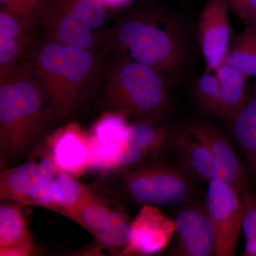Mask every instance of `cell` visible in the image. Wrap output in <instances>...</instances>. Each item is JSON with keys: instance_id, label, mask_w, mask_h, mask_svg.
<instances>
[{"instance_id": "f546056e", "label": "cell", "mask_w": 256, "mask_h": 256, "mask_svg": "<svg viewBox=\"0 0 256 256\" xmlns=\"http://www.w3.org/2000/svg\"><path fill=\"white\" fill-rule=\"evenodd\" d=\"M37 254L38 250L34 242L0 248L1 256H33Z\"/></svg>"}, {"instance_id": "4316f807", "label": "cell", "mask_w": 256, "mask_h": 256, "mask_svg": "<svg viewBox=\"0 0 256 256\" xmlns=\"http://www.w3.org/2000/svg\"><path fill=\"white\" fill-rule=\"evenodd\" d=\"M52 180L37 186L28 195L25 206L41 207L58 213V206L52 191Z\"/></svg>"}, {"instance_id": "d4e9b609", "label": "cell", "mask_w": 256, "mask_h": 256, "mask_svg": "<svg viewBox=\"0 0 256 256\" xmlns=\"http://www.w3.org/2000/svg\"><path fill=\"white\" fill-rule=\"evenodd\" d=\"M52 0H14L4 8L23 22L32 32L41 24L42 18Z\"/></svg>"}, {"instance_id": "52a82bcc", "label": "cell", "mask_w": 256, "mask_h": 256, "mask_svg": "<svg viewBox=\"0 0 256 256\" xmlns=\"http://www.w3.org/2000/svg\"><path fill=\"white\" fill-rule=\"evenodd\" d=\"M208 184L205 204L214 229L215 256H234L242 227L240 194L230 184L224 182Z\"/></svg>"}, {"instance_id": "83f0119b", "label": "cell", "mask_w": 256, "mask_h": 256, "mask_svg": "<svg viewBox=\"0 0 256 256\" xmlns=\"http://www.w3.org/2000/svg\"><path fill=\"white\" fill-rule=\"evenodd\" d=\"M242 215V230L246 239L256 234V196L252 192L240 195Z\"/></svg>"}, {"instance_id": "7402d4cb", "label": "cell", "mask_w": 256, "mask_h": 256, "mask_svg": "<svg viewBox=\"0 0 256 256\" xmlns=\"http://www.w3.org/2000/svg\"><path fill=\"white\" fill-rule=\"evenodd\" d=\"M34 242L20 204L0 206V248Z\"/></svg>"}, {"instance_id": "4fadbf2b", "label": "cell", "mask_w": 256, "mask_h": 256, "mask_svg": "<svg viewBox=\"0 0 256 256\" xmlns=\"http://www.w3.org/2000/svg\"><path fill=\"white\" fill-rule=\"evenodd\" d=\"M170 146L174 151L180 170L192 180L208 183L224 182L236 188L233 178L220 166L206 146L194 138L186 132L178 133L171 136Z\"/></svg>"}, {"instance_id": "44dd1931", "label": "cell", "mask_w": 256, "mask_h": 256, "mask_svg": "<svg viewBox=\"0 0 256 256\" xmlns=\"http://www.w3.org/2000/svg\"><path fill=\"white\" fill-rule=\"evenodd\" d=\"M224 64L256 78V23L246 25L234 37Z\"/></svg>"}, {"instance_id": "d6986e66", "label": "cell", "mask_w": 256, "mask_h": 256, "mask_svg": "<svg viewBox=\"0 0 256 256\" xmlns=\"http://www.w3.org/2000/svg\"><path fill=\"white\" fill-rule=\"evenodd\" d=\"M76 178L60 170L52 180V191L58 206V214L69 220L94 194L88 186Z\"/></svg>"}, {"instance_id": "2e32d148", "label": "cell", "mask_w": 256, "mask_h": 256, "mask_svg": "<svg viewBox=\"0 0 256 256\" xmlns=\"http://www.w3.org/2000/svg\"><path fill=\"white\" fill-rule=\"evenodd\" d=\"M248 89L244 105L228 122L234 144L256 185V78Z\"/></svg>"}, {"instance_id": "30bf717a", "label": "cell", "mask_w": 256, "mask_h": 256, "mask_svg": "<svg viewBox=\"0 0 256 256\" xmlns=\"http://www.w3.org/2000/svg\"><path fill=\"white\" fill-rule=\"evenodd\" d=\"M176 226L173 218L159 207L142 205L131 224L130 236L122 256H148L160 254L169 245Z\"/></svg>"}, {"instance_id": "5bb4252c", "label": "cell", "mask_w": 256, "mask_h": 256, "mask_svg": "<svg viewBox=\"0 0 256 256\" xmlns=\"http://www.w3.org/2000/svg\"><path fill=\"white\" fill-rule=\"evenodd\" d=\"M47 146L58 169L78 178L90 168L92 136L78 124L57 130L48 138Z\"/></svg>"}, {"instance_id": "3957f363", "label": "cell", "mask_w": 256, "mask_h": 256, "mask_svg": "<svg viewBox=\"0 0 256 256\" xmlns=\"http://www.w3.org/2000/svg\"><path fill=\"white\" fill-rule=\"evenodd\" d=\"M96 53L50 40L34 50V74L48 98L52 120L68 118L92 88L100 70Z\"/></svg>"}, {"instance_id": "ac0fdd59", "label": "cell", "mask_w": 256, "mask_h": 256, "mask_svg": "<svg viewBox=\"0 0 256 256\" xmlns=\"http://www.w3.org/2000/svg\"><path fill=\"white\" fill-rule=\"evenodd\" d=\"M214 73L220 88L218 118L228 124L246 99L248 78L242 72L225 64L220 65Z\"/></svg>"}, {"instance_id": "ba28073f", "label": "cell", "mask_w": 256, "mask_h": 256, "mask_svg": "<svg viewBox=\"0 0 256 256\" xmlns=\"http://www.w3.org/2000/svg\"><path fill=\"white\" fill-rule=\"evenodd\" d=\"M228 6L224 0H206L196 28L198 44L205 60V72H214L224 63L230 42Z\"/></svg>"}, {"instance_id": "9c48e42d", "label": "cell", "mask_w": 256, "mask_h": 256, "mask_svg": "<svg viewBox=\"0 0 256 256\" xmlns=\"http://www.w3.org/2000/svg\"><path fill=\"white\" fill-rule=\"evenodd\" d=\"M173 220L178 236L175 255L215 256L214 229L206 204L190 200L178 206Z\"/></svg>"}, {"instance_id": "ffe728a7", "label": "cell", "mask_w": 256, "mask_h": 256, "mask_svg": "<svg viewBox=\"0 0 256 256\" xmlns=\"http://www.w3.org/2000/svg\"><path fill=\"white\" fill-rule=\"evenodd\" d=\"M70 220L78 224L94 236L112 226L130 220L124 212L112 210L94 194Z\"/></svg>"}, {"instance_id": "8fae6325", "label": "cell", "mask_w": 256, "mask_h": 256, "mask_svg": "<svg viewBox=\"0 0 256 256\" xmlns=\"http://www.w3.org/2000/svg\"><path fill=\"white\" fill-rule=\"evenodd\" d=\"M58 170L47 148L38 161L30 160L1 172L0 198L25 206L30 193L41 184L53 180Z\"/></svg>"}, {"instance_id": "f1b7e54d", "label": "cell", "mask_w": 256, "mask_h": 256, "mask_svg": "<svg viewBox=\"0 0 256 256\" xmlns=\"http://www.w3.org/2000/svg\"><path fill=\"white\" fill-rule=\"evenodd\" d=\"M245 26L256 23V0H224Z\"/></svg>"}, {"instance_id": "603a6c76", "label": "cell", "mask_w": 256, "mask_h": 256, "mask_svg": "<svg viewBox=\"0 0 256 256\" xmlns=\"http://www.w3.org/2000/svg\"><path fill=\"white\" fill-rule=\"evenodd\" d=\"M127 116L109 110L96 121L90 136L96 146L124 143L129 134L130 124H128Z\"/></svg>"}, {"instance_id": "cb8c5ba5", "label": "cell", "mask_w": 256, "mask_h": 256, "mask_svg": "<svg viewBox=\"0 0 256 256\" xmlns=\"http://www.w3.org/2000/svg\"><path fill=\"white\" fill-rule=\"evenodd\" d=\"M213 72H204L194 80L193 94L198 107L205 114L218 118L220 88Z\"/></svg>"}, {"instance_id": "8992f818", "label": "cell", "mask_w": 256, "mask_h": 256, "mask_svg": "<svg viewBox=\"0 0 256 256\" xmlns=\"http://www.w3.org/2000/svg\"><path fill=\"white\" fill-rule=\"evenodd\" d=\"M121 180L128 196L141 205L178 207L194 192L192 178L181 170L156 163L126 168Z\"/></svg>"}, {"instance_id": "7c38bea8", "label": "cell", "mask_w": 256, "mask_h": 256, "mask_svg": "<svg viewBox=\"0 0 256 256\" xmlns=\"http://www.w3.org/2000/svg\"><path fill=\"white\" fill-rule=\"evenodd\" d=\"M185 132L206 146L224 170L233 178L240 195L252 192L250 180L244 161L223 132L213 124L203 121L190 122Z\"/></svg>"}, {"instance_id": "484cf974", "label": "cell", "mask_w": 256, "mask_h": 256, "mask_svg": "<svg viewBox=\"0 0 256 256\" xmlns=\"http://www.w3.org/2000/svg\"><path fill=\"white\" fill-rule=\"evenodd\" d=\"M132 220H128L122 223L116 224L102 230L94 236L96 242L100 246L107 249H116L127 245L131 232Z\"/></svg>"}, {"instance_id": "6da1fadb", "label": "cell", "mask_w": 256, "mask_h": 256, "mask_svg": "<svg viewBox=\"0 0 256 256\" xmlns=\"http://www.w3.org/2000/svg\"><path fill=\"white\" fill-rule=\"evenodd\" d=\"M193 36L186 20L176 12L140 5L117 20L104 45L116 56L154 68L172 86L182 82L193 64Z\"/></svg>"}, {"instance_id": "e0dca14e", "label": "cell", "mask_w": 256, "mask_h": 256, "mask_svg": "<svg viewBox=\"0 0 256 256\" xmlns=\"http://www.w3.org/2000/svg\"><path fill=\"white\" fill-rule=\"evenodd\" d=\"M33 32L8 10H0V77L22 62Z\"/></svg>"}, {"instance_id": "7a4b0ae2", "label": "cell", "mask_w": 256, "mask_h": 256, "mask_svg": "<svg viewBox=\"0 0 256 256\" xmlns=\"http://www.w3.org/2000/svg\"><path fill=\"white\" fill-rule=\"evenodd\" d=\"M48 119V98L34 74L32 58L0 77L1 162L31 150Z\"/></svg>"}, {"instance_id": "4dcf8cb0", "label": "cell", "mask_w": 256, "mask_h": 256, "mask_svg": "<svg viewBox=\"0 0 256 256\" xmlns=\"http://www.w3.org/2000/svg\"><path fill=\"white\" fill-rule=\"evenodd\" d=\"M244 256H256V234L250 238L246 239L244 246Z\"/></svg>"}, {"instance_id": "9a60e30c", "label": "cell", "mask_w": 256, "mask_h": 256, "mask_svg": "<svg viewBox=\"0 0 256 256\" xmlns=\"http://www.w3.org/2000/svg\"><path fill=\"white\" fill-rule=\"evenodd\" d=\"M158 121L159 119H141L130 124L118 169L139 164L170 144L171 136L164 124Z\"/></svg>"}, {"instance_id": "5b68a950", "label": "cell", "mask_w": 256, "mask_h": 256, "mask_svg": "<svg viewBox=\"0 0 256 256\" xmlns=\"http://www.w3.org/2000/svg\"><path fill=\"white\" fill-rule=\"evenodd\" d=\"M108 6L104 0H52L42 20L48 40L96 52L105 44Z\"/></svg>"}, {"instance_id": "277c9868", "label": "cell", "mask_w": 256, "mask_h": 256, "mask_svg": "<svg viewBox=\"0 0 256 256\" xmlns=\"http://www.w3.org/2000/svg\"><path fill=\"white\" fill-rule=\"evenodd\" d=\"M170 86L154 68L116 56L104 86V104L127 117L160 119L170 106Z\"/></svg>"}]
</instances>
